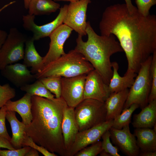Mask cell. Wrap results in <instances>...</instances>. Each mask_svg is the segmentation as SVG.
<instances>
[{"label": "cell", "instance_id": "obj_38", "mask_svg": "<svg viewBox=\"0 0 156 156\" xmlns=\"http://www.w3.org/2000/svg\"><path fill=\"white\" fill-rule=\"evenodd\" d=\"M129 10L131 12H133L137 9V8L134 6L132 3L131 0H124Z\"/></svg>", "mask_w": 156, "mask_h": 156}, {"label": "cell", "instance_id": "obj_18", "mask_svg": "<svg viewBox=\"0 0 156 156\" xmlns=\"http://www.w3.org/2000/svg\"><path fill=\"white\" fill-rule=\"evenodd\" d=\"M113 70L112 77L108 85L110 93L117 92L130 88L132 85L137 74L130 72L126 73L124 76H120L118 72L119 66L116 62H112Z\"/></svg>", "mask_w": 156, "mask_h": 156}, {"label": "cell", "instance_id": "obj_2", "mask_svg": "<svg viewBox=\"0 0 156 156\" xmlns=\"http://www.w3.org/2000/svg\"><path fill=\"white\" fill-rule=\"evenodd\" d=\"M32 119L25 126L26 135L49 151L66 156L61 125L68 106L62 97L50 99L31 96Z\"/></svg>", "mask_w": 156, "mask_h": 156}, {"label": "cell", "instance_id": "obj_28", "mask_svg": "<svg viewBox=\"0 0 156 156\" xmlns=\"http://www.w3.org/2000/svg\"><path fill=\"white\" fill-rule=\"evenodd\" d=\"M16 95L15 89L9 83L3 85L0 84V109L8 101L14 97Z\"/></svg>", "mask_w": 156, "mask_h": 156}, {"label": "cell", "instance_id": "obj_10", "mask_svg": "<svg viewBox=\"0 0 156 156\" xmlns=\"http://www.w3.org/2000/svg\"><path fill=\"white\" fill-rule=\"evenodd\" d=\"M68 6V5L65 4L60 8L58 15L53 21L41 25H38L35 23V16L29 14L23 15L22 19L23 27L25 29L33 33L32 37L34 41L49 37L55 30L63 24Z\"/></svg>", "mask_w": 156, "mask_h": 156}, {"label": "cell", "instance_id": "obj_33", "mask_svg": "<svg viewBox=\"0 0 156 156\" xmlns=\"http://www.w3.org/2000/svg\"><path fill=\"white\" fill-rule=\"evenodd\" d=\"M135 2L138 12L145 16L150 14L151 8L156 4V0H135Z\"/></svg>", "mask_w": 156, "mask_h": 156}, {"label": "cell", "instance_id": "obj_21", "mask_svg": "<svg viewBox=\"0 0 156 156\" xmlns=\"http://www.w3.org/2000/svg\"><path fill=\"white\" fill-rule=\"evenodd\" d=\"M156 123V99L149 102L138 114L133 116L132 124L136 128L152 129Z\"/></svg>", "mask_w": 156, "mask_h": 156}, {"label": "cell", "instance_id": "obj_20", "mask_svg": "<svg viewBox=\"0 0 156 156\" xmlns=\"http://www.w3.org/2000/svg\"><path fill=\"white\" fill-rule=\"evenodd\" d=\"M32 37L27 38L25 42L23 58V64L28 67H31L30 70L33 74L40 71L44 67L43 57L36 50Z\"/></svg>", "mask_w": 156, "mask_h": 156}, {"label": "cell", "instance_id": "obj_22", "mask_svg": "<svg viewBox=\"0 0 156 156\" xmlns=\"http://www.w3.org/2000/svg\"><path fill=\"white\" fill-rule=\"evenodd\" d=\"M16 112L7 111L6 118L11 126L12 136L10 141L15 149L21 148L25 134L24 130L25 125L17 118Z\"/></svg>", "mask_w": 156, "mask_h": 156}, {"label": "cell", "instance_id": "obj_43", "mask_svg": "<svg viewBox=\"0 0 156 156\" xmlns=\"http://www.w3.org/2000/svg\"><path fill=\"white\" fill-rule=\"evenodd\" d=\"M14 1H13L12 2H10V3L5 5L3 6L2 8H1L0 9V12L2 11L4 9L6 8V7H8V6H9L10 5L14 3Z\"/></svg>", "mask_w": 156, "mask_h": 156}, {"label": "cell", "instance_id": "obj_11", "mask_svg": "<svg viewBox=\"0 0 156 156\" xmlns=\"http://www.w3.org/2000/svg\"><path fill=\"white\" fill-rule=\"evenodd\" d=\"M86 74L70 77H62L61 96L68 106L75 108L83 100Z\"/></svg>", "mask_w": 156, "mask_h": 156}, {"label": "cell", "instance_id": "obj_44", "mask_svg": "<svg viewBox=\"0 0 156 156\" xmlns=\"http://www.w3.org/2000/svg\"><path fill=\"white\" fill-rule=\"evenodd\" d=\"M79 0H54V1H69L70 2H74L78 1Z\"/></svg>", "mask_w": 156, "mask_h": 156}, {"label": "cell", "instance_id": "obj_12", "mask_svg": "<svg viewBox=\"0 0 156 156\" xmlns=\"http://www.w3.org/2000/svg\"><path fill=\"white\" fill-rule=\"evenodd\" d=\"M73 30L66 25L62 24L49 35L50 42L49 50L43 57L44 67L66 53L64 49V44Z\"/></svg>", "mask_w": 156, "mask_h": 156}, {"label": "cell", "instance_id": "obj_26", "mask_svg": "<svg viewBox=\"0 0 156 156\" xmlns=\"http://www.w3.org/2000/svg\"><path fill=\"white\" fill-rule=\"evenodd\" d=\"M138 107L139 106L138 104L134 103L129 108L123 109L121 113L113 120L112 127L120 129L125 126L129 125L133 113Z\"/></svg>", "mask_w": 156, "mask_h": 156}, {"label": "cell", "instance_id": "obj_41", "mask_svg": "<svg viewBox=\"0 0 156 156\" xmlns=\"http://www.w3.org/2000/svg\"><path fill=\"white\" fill-rule=\"evenodd\" d=\"M99 154L101 156H111L109 153L103 150L101 151Z\"/></svg>", "mask_w": 156, "mask_h": 156}, {"label": "cell", "instance_id": "obj_13", "mask_svg": "<svg viewBox=\"0 0 156 156\" xmlns=\"http://www.w3.org/2000/svg\"><path fill=\"white\" fill-rule=\"evenodd\" d=\"M110 93L108 85L94 69L86 75L84 87L83 99H89L104 103Z\"/></svg>", "mask_w": 156, "mask_h": 156}, {"label": "cell", "instance_id": "obj_19", "mask_svg": "<svg viewBox=\"0 0 156 156\" xmlns=\"http://www.w3.org/2000/svg\"><path fill=\"white\" fill-rule=\"evenodd\" d=\"M31 96L26 93L19 99L15 101L10 100L5 105L7 111L17 112L22 118V122L25 126L29 125L32 119Z\"/></svg>", "mask_w": 156, "mask_h": 156}, {"label": "cell", "instance_id": "obj_9", "mask_svg": "<svg viewBox=\"0 0 156 156\" xmlns=\"http://www.w3.org/2000/svg\"><path fill=\"white\" fill-rule=\"evenodd\" d=\"M113 120L105 121L89 129L79 131L74 142L67 151L66 156H73L78 151L99 141L112 127Z\"/></svg>", "mask_w": 156, "mask_h": 156}, {"label": "cell", "instance_id": "obj_31", "mask_svg": "<svg viewBox=\"0 0 156 156\" xmlns=\"http://www.w3.org/2000/svg\"><path fill=\"white\" fill-rule=\"evenodd\" d=\"M110 134L109 130L106 131L102 135V146L103 150L109 153L111 156H120L118 148L114 146L110 140Z\"/></svg>", "mask_w": 156, "mask_h": 156}, {"label": "cell", "instance_id": "obj_17", "mask_svg": "<svg viewBox=\"0 0 156 156\" xmlns=\"http://www.w3.org/2000/svg\"><path fill=\"white\" fill-rule=\"evenodd\" d=\"M129 90L111 93L104 102L106 110V121L113 120L122 112Z\"/></svg>", "mask_w": 156, "mask_h": 156}, {"label": "cell", "instance_id": "obj_14", "mask_svg": "<svg viewBox=\"0 0 156 156\" xmlns=\"http://www.w3.org/2000/svg\"><path fill=\"white\" fill-rule=\"evenodd\" d=\"M129 125L120 129L112 127L109 130L110 138L113 144L124 154L128 156H137L140 149L135 137L130 132Z\"/></svg>", "mask_w": 156, "mask_h": 156}, {"label": "cell", "instance_id": "obj_6", "mask_svg": "<svg viewBox=\"0 0 156 156\" xmlns=\"http://www.w3.org/2000/svg\"><path fill=\"white\" fill-rule=\"evenodd\" d=\"M74 111L79 131L106 121V110L105 103L95 100L84 99L74 108Z\"/></svg>", "mask_w": 156, "mask_h": 156}, {"label": "cell", "instance_id": "obj_32", "mask_svg": "<svg viewBox=\"0 0 156 156\" xmlns=\"http://www.w3.org/2000/svg\"><path fill=\"white\" fill-rule=\"evenodd\" d=\"M29 146L34 148L41 153L44 156H57L54 153L48 151L44 147L39 145L35 143L30 137L27 136L25 134L22 144V147Z\"/></svg>", "mask_w": 156, "mask_h": 156}, {"label": "cell", "instance_id": "obj_27", "mask_svg": "<svg viewBox=\"0 0 156 156\" xmlns=\"http://www.w3.org/2000/svg\"><path fill=\"white\" fill-rule=\"evenodd\" d=\"M62 77L50 76L40 79L47 89L55 95L56 98L61 97L62 89Z\"/></svg>", "mask_w": 156, "mask_h": 156}, {"label": "cell", "instance_id": "obj_34", "mask_svg": "<svg viewBox=\"0 0 156 156\" xmlns=\"http://www.w3.org/2000/svg\"><path fill=\"white\" fill-rule=\"evenodd\" d=\"M6 111L7 110L5 105L0 109V136L10 141L11 138L8 132L5 124Z\"/></svg>", "mask_w": 156, "mask_h": 156}, {"label": "cell", "instance_id": "obj_36", "mask_svg": "<svg viewBox=\"0 0 156 156\" xmlns=\"http://www.w3.org/2000/svg\"><path fill=\"white\" fill-rule=\"evenodd\" d=\"M0 148H4L9 150L15 149L13 147L9 140L0 136Z\"/></svg>", "mask_w": 156, "mask_h": 156}, {"label": "cell", "instance_id": "obj_39", "mask_svg": "<svg viewBox=\"0 0 156 156\" xmlns=\"http://www.w3.org/2000/svg\"><path fill=\"white\" fill-rule=\"evenodd\" d=\"M139 155L140 156H156V151L142 152L139 153Z\"/></svg>", "mask_w": 156, "mask_h": 156}, {"label": "cell", "instance_id": "obj_24", "mask_svg": "<svg viewBox=\"0 0 156 156\" xmlns=\"http://www.w3.org/2000/svg\"><path fill=\"white\" fill-rule=\"evenodd\" d=\"M60 5L52 0H31L28 9L29 14L33 15L48 14L60 9Z\"/></svg>", "mask_w": 156, "mask_h": 156}, {"label": "cell", "instance_id": "obj_40", "mask_svg": "<svg viewBox=\"0 0 156 156\" xmlns=\"http://www.w3.org/2000/svg\"><path fill=\"white\" fill-rule=\"evenodd\" d=\"M39 156L38 151L31 148L25 156Z\"/></svg>", "mask_w": 156, "mask_h": 156}, {"label": "cell", "instance_id": "obj_7", "mask_svg": "<svg viewBox=\"0 0 156 156\" xmlns=\"http://www.w3.org/2000/svg\"><path fill=\"white\" fill-rule=\"evenodd\" d=\"M16 28H12L0 50V70L23 58L24 44L27 39Z\"/></svg>", "mask_w": 156, "mask_h": 156}, {"label": "cell", "instance_id": "obj_4", "mask_svg": "<svg viewBox=\"0 0 156 156\" xmlns=\"http://www.w3.org/2000/svg\"><path fill=\"white\" fill-rule=\"evenodd\" d=\"M94 69L84 56L74 49L45 65L35 74L36 79L50 76L70 77L87 74Z\"/></svg>", "mask_w": 156, "mask_h": 156}, {"label": "cell", "instance_id": "obj_1", "mask_svg": "<svg viewBox=\"0 0 156 156\" xmlns=\"http://www.w3.org/2000/svg\"><path fill=\"white\" fill-rule=\"evenodd\" d=\"M101 35L117 38L128 63L126 73L137 74L142 64L156 51V16H145L137 9L131 12L126 4L107 7L99 23Z\"/></svg>", "mask_w": 156, "mask_h": 156}, {"label": "cell", "instance_id": "obj_37", "mask_svg": "<svg viewBox=\"0 0 156 156\" xmlns=\"http://www.w3.org/2000/svg\"><path fill=\"white\" fill-rule=\"evenodd\" d=\"M8 35L5 31L0 29V50Z\"/></svg>", "mask_w": 156, "mask_h": 156}, {"label": "cell", "instance_id": "obj_35", "mask_svg": "<svg viewBox=\"0 0 156 156\" xmlns=\"http://www.w3.org/2000/svg\"><path fill=\"white\" fill-rule=\"evenodd\" d=\"M31 148L30 146H26L14 150H0V156H25Z\"/></svg>", "mask_w": 156, "mask_h": 156}, {"label": "cell", "instance_id": "obj_3", "mask_svg": "<svg viewBox=\"0 0 156 156\" xmlns=\"http://www.w3.org/2000/svg\"><path fill=\"white\" fill-rule=\"evenodd\" d=\"M86 31L87 41H84L82 36L78 35L75 49L84 56L108 85L113 74L110 57L123 50L114 35H98L89 21Z\"/></svg>", "mask_w": 156, "mask_h": 156}, {"label": "cell", "instance_id": "obj_8", "mask_svg": "<svg viewBox=\"0 0 156 156\" xmlns=\"http://www.w3.org/2000/svg\"><path fill=\"white\" fill-rule=\"evenodd\" d=\"M90 3V0L70 2L63 22L82 37L86 35V12Z\"/></svg>", "mask_w": 156, "mask_h": 156}, {"label": "cell", "instance_id": "obj_5", "mask_svg": "<svg viewBox=\"0 0 156 156\" xmlns=\"http://www.w3.org/2000/svg\"><path fill=\"white\" fill-rule=\"evenodd\" d=\"M152 59V55L141 65L129 90L123 109L129 108L134 103L138 104L142 109L148 104L151 87L150 68Z\"/></svg>", "mask_w": 156, "mask_h": 156}, {"label": "cell", "instance_id": "obj_15", "mask_svg": "<svg viewBox=\"0 0 156 156\" xmlns=\"http://www.w3.org/2000/svg\"><path fill=\"white\" fill-rule=\"evenodd\" d=\"M2 75L17 88H20L36 79L23 64L15 63L8 65L1 70Z\"/></svg>", "mask_w": 156, "mask_h": 156}, {"label": "cell", "instance_id": "obj_25", "mask_svg": "<svg viewBox=\"0 0 156 156\" xmlns=\"http://www.w3.org/2000/svg\"><path fill=\"white\" fill-rule=\"evenodd\" d=\"M20 89L31 96H37L50 99L55 98V96L47 89L40 79H37L32 83L23 86Z\"/></svg>", "mask_w": 156, "mask_h": 156}, {"label": "cell", "instance_id": "obj_16", "mask_svg": "<svg viewBox=\"0 0 156 156\" xmlns=\"http://www.w3.org/2000/svg\"><path fill=\"white\" fill-rule=\"evenodd\" d=\"M74 110V108L68 106L67 107L64 113L62 123V131L66 152L72 145L79 132Z\"/></svg>", "mask_w": 156, "mask_h": 156}, {"label": "cell", "instance_id": "obj_30", "mask_svg": "<svg viewBox=\"0 0 156 156\" xmlns=\"http://www.w3.org/2000/svg\"><path fill=\"white\" fill-rule=\"evenodd\" d=\"M103 150L102 142L98 141L89 146L83 148L77 152L75 156H96Z\"/></svg>", "mask_w": 156, "mask_h": 156}, {"label": "cell", "instance_id": "obj_29", "mask_svg": "<svg viewBox=\"0 0 156 156\" xmlns=\"http://www.w3.org/2000/svg\"><path fill=\"white\" fill-rule=\"evenodd\" d=\"M151 87L148 98V103L156 99V51L152 55L151 68Z\"/></svg>", "mask_w": 156, "mask_h": 156}, {"label": "cell", "instance_id": "obj_42", "mask_svg": "<svg viewBox=\"0 0 156 156\" xmlns=\"http://www.w3.org/2000/svg\"><path fill=\"white\" fill-rule=\"evenodd\" d=\"M31 0H24V7L26 9H28L29 5Z\"/></svg>", "mask_w": 156, "mask_h": 156}, {"label": "cell", "instance_id": "obj_23", "mask_svg": "<svg viewBox=\"0 0 156 156\" xmlns=\"http://www.w3.org/2000/svg\"><path fill=\"white\" fill-rule=\"evenodd\" d=\"M133 134L142 152L156 151V131L149 128H136Z\"/></svg>", "mask_w": 156, "mask_h": 156}]
</instances>
